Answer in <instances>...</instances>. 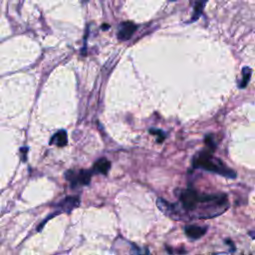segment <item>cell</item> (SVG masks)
<instances>
[{"instance_id": "cell-1", "label": "cell", "mask_w": 255, "mask_h": 255, "mask_svg": "<svg viewBox=\"0 0 255 255\" xmlns=\"http://www.w3.org/2000/svg\"><path fill=\"white\" fill-rule=\"evenodd\" d=\"M181 206L189 211H194L202 205V211L205 210V218L217 216L220 211H225L227 206V196L225 194H203L194 189H183L178 194Z\"/></svg>"}, {"instance_id": "cell-2", "label": "cell", "mask_w": 255, "mask_h": 255, "mask_svg": "<svg viewBox=\"0 0 255 255\" xmlns=\"http://www.w3.org/2000/svg\"><path fill=\"white\" fill-rule=\"evenodd\" d=\"M193 166L195 168H202L207 171L218 173L228 178H235L236 172L227 167L220 159L213 157L208 151L199 152L193 159Z\"/></svg>"}, {"instance_id": "cell-3", "label": "cell", "mask_w": 255, "mask_h": 255, "mask_svg": "<svg viewBox=\"0 0 255 255\" xmlns=\"http://www.w3.org/2000/svg\"><path fill=\"white\" fill-rule=\"evenodd\" d=\"M67 180L71 182L72 187L77 185H88L92 177V171L81 169L78 172L74 170H68L65 174Z\"/></svg>"}, {"instance_id": "cell-4", "label": "cell", "mask_w": 255, "mask_h": 255, "mask_svg": "<svg viewBox=\"0 0 255 255\" xmlns=\"http://www.w3.org/2000/svg\"><path fill=\"white\" fill-rule=\"evenodd\" d=\"M80 203H81V200L79 196H67L58 204V207H60L62 211L70 213L73 209L78 207Z\"/></svg>"}, {"instance_id": "cell-5", "label": "cell", "mask_w": 255, "mask_h": 255, "mask_svg": "<svg viewBox=\"0 0 255 255\" xmlns=\"http://www.w3.org/2000/svg\"><path fill=\"white\" fill-rule=\"evenodd\" d=\"M136 29V26L131 22H124L120 25L119 31H118V37L121 40H128L129 39L132 34L134 33Z\"/></svg>"}, {"instance_id": "cell-6", "label": "cell", "mask_w": 255, "mask_h": 255, "mask_svg": "<svg viewBox=\"0 0 255 255\" xmlns=\"http://www.w3.org/2000/svg\"><path fill=\"white\" fill-rule=\"evenodd\" d=\"M206 230H207L206 227H200L197 225H187L184 228V231L187 237L193 240L199 239L200 237H202L206 233Z\"/></svg>"}, {"instance_id": "cell-7", "label": "cell", "mask_w": 255, "mask_h": 255, "mask_svg": "<svg viewBox=\"0 0 255 255\" xmlns=\"http://www.w3.org/2000/svg\"><path fill=\"white\" fill-rule=\"evenodd\" d=\"M111 168V162L103 157V158H100L99 160H97L94 164V167H93V171L97 172V173H102V174H107L109 172Z\"/></svg>"}, {"instance_id": "cell-8", "label": "cell", "mask_w": 255, "mask_h": 255, "mask_svg": "<svg viewBox=\"0 0 255 255\" xmlns=\"http://www.w3.org/2000/svg\"><path fill=\"white\" fill-rule=\"evenodd\" d=\"M51 144H56L58 146H64L67 144V133L65 130H59L58 132H56L51 140H50Z\"/></svg>"}, {"instance_id": "cell-9", "label": "cell", "mask_w": 255, "mask_h": 255, "mask_svg": "<svg viewBox=\"0 0 255 255\" xmlns=\"http://www.w3.org/2000/svg\"><path fill=\"white\" fill-rule=\"evenodd\" d=\"M205 3H206V0H196L195 3H194V14H193V17L190 21H195L201 14L204 6H205Z\"/></svg>"}, {"instance_id": "cell-10", "label": "cell", "mask_w": 255, "mask_h": 255, "mask_svg": "<svg viewBox=\"0 0 255 255\" xmlns=\"http://www.w3.org/2000/svg\"><path fill=\"white\" fill-rule=\"evenodd\" d=\"M242 73H243V80L241 81V83H240V85H239V87H240V88H244V87L248 84L252 71H251V69H250V68H248V67H244V68H243Z\"/></svg>"}, {"instance_id": "cell-11", "label": "cell", "mask_w": 255, "mask_h": 255, "mask_svg": "<svg viewBox=\"0 0 255 255\" xmlns=\"http://www.w3.org/2000/svg\"><path fill=\"white\" fill-rule=\"evenodd\" d=\"M130 254L131 255H150V253L148 252V250L146 248H139L137 245L135 244H131L130 247Z\"/></svg>"}, {"instance_id": "cell-12", "label": "cell", "mask_w": 255, "mask_h": 255, "mask_svg": "<svg viewBox=\"0 0 255 255\" xmlns=\"http://www.w3.org/2000/svg\"><path fill=\"white\" fill-rule=\"evenodd\" d=\"M150 133H155V134H157L158 136H157V141L159 142H161L163 139H164V137H165V134L162 132V130H160V129H153V128H151L150 130Z\"/></svg>"}, {"instance_id": "cell-13", "label": "cell", "mask_w": 255, "mask_h": 255, "mask_svg": "<svg viewBox=\"0 0 255 255\" xmlns=\"http://www.w3.org/2000/svg\"><path fill=\"white\" fill-rule=\"evenodd\" d=\"M250 235H251L252 239H254V233H253V231H251V232H250Z\"/></svg>"}, {"instance_id": "cell-14", "label": "cell", "mask_w": 255, "mask_h": 255, "mask_svg": "<svg viewBox=\"0 0 255 255\" xmlns=\"http://www.w3.org/2000/svg\"><path fill=\"white\" fill-rule=\"evenodd\" d=\"M170 1H175V0H170Z\"/></svg>"}]
</instances>
